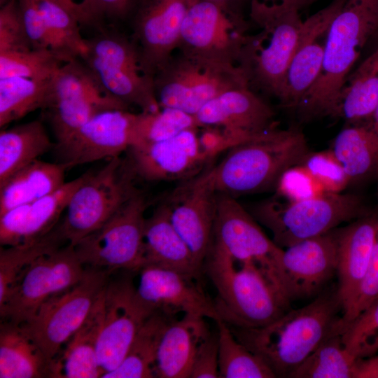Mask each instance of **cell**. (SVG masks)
Masks as SVG:
<instances>
[{
  "instance_id": "cell-1",
  "label": "cell",
  "mask_w": 378,
  "mask_h": 378,
  "mask_svg": "<svg viewBox=\"0 0 378 378\" xmlns=\"http://www.w3.org/2000/svg\"><path fill=\"white\" fill-rule=\"evenodd\" d=\"M342 312L337 290L312 302L288 310L272 323L255 328L230 327L237 339L258 356L276 377L290 374L326 339L340 333Z\"/></svg>"
},
{
  "instance_id": "cell-2",
  "label": "cell",
  "mask_w": 378,
  "mask_h": 378,
  "mask_svg": "<svg viewBox=\"0 0 378 378\" xmlns=\"http://www.w3.org/2000/svg\"><path fill=\"white\" fill-rule=\"evenodd\" d=\"M310 150L297 128H273L235 145L202 176L216 194L233 197L275 190L281 175L302 164Z\"/></svg>"
},
{
  "instance_id": "cell-3",
  "label": "cell",
  "mask_w": 378,
  "mask_h": 378,
  "mask_svg": "<svg viewBox=\"0 0 378 378\" xmlns=\"http://www.w3.org/2000/svg\"><path fill=\"white\" fill-rule=\"evenodd\" d=\"M378 36V0H346L329 27L321 74L296 108L310 120L327 115L365 46Z\"/></svg>"
},
{
  "instance_id": "cell-4",
  "label": "cell",
  "mask_w": 378,
  "mask_h": 378,
  "mask_svg": "<svg viewBox=\"0 0 378 378\" xmlns=\"http://www.w3.org/2000/svg\"><path fill=\"white\" fill-rule=\"evenodd\" d=\"M204 263L216 290L217 312L230 327L260 328L288 311L289 304L255 267L234 260L213 241Z\"/></svg>"
},
{
  "instance_id": "cell-5",
  "label": "cell",
  "mask_w": 378,
  "mask_h": 378,
  "mask_svg": "<svg viewBox=\"0 0 378 378\" xmlns=\"http://www.w3.org/2000/svg\"><path fill=\"white\" fill-rule=\"evenodd\" d=\"M250 213L282 248L369 214L362 197L342 192H326L298 202L276 197L256 203Z\"/></svg>"
},
{
  "instance_id": "cell-6",
  "label": "cell",
  "mask_w": 378,
  "mask_h": 378,
  "mask_svg": "<svg viewBox=\"0 0 378 378\" xmlns=\"http://www.w3.org/2000/svg\"><path fill=\"white\" fill-rule=\"evenodd\" d=\"M85 39L80 57L94 78L107 95L144 112L160 108L155 97L153 78L141 67L139 55L131 38L118 31L99 29Z\"/></svg>"
},
{
  "instance_id": "cell-7",
  "label": "cell",
  "mask_w": 378,
  "mask_h": 378,
  "mask_svg": "<svg viewBox=\"0 0 378 378\" xmlns=\"http://www.w3.org/2000/svg\"><path fill=\"white\" fill-rule=\"evenodd\" d=\"M153 84L160 108H173L194 116L220 94L249 87L240 66L209 62L178 51L158 69Z\"/></svg>"
},
{
  "instance_id": "cell-8",
  "label": "cell",
  "mask_w": 378,
  "mask_h": 378,
  "mask_svg": "<svg viewBox=\"0 0 378 378\" xmlns=\"http://www.w3.org/2000/svg\"><path fill=\"white\" fill-rule=\"evenodd\" d=\"M261 30L248 35L239 66L253 88L278 98L303 20L299 10L251 13Z\"/></svg>"
},
{
  "instance_id": "cell-9",
  "label": "cell",
  "mask_w": 378,
  "mask_h": 378,
  "mask_svg": "<svg viewBox=\"0 0 378 378\" xmlns=\"http://www.w3.org/2000/svg\"><path fill=\"white\" fill-rule=\"evenodd\" d=\"M134 178L120 156L109 159L97 172L86 173L58 223L64 240L74 245L103 225L136 191Z\"/></svg>"
},
{
  "instance_id": "cell-10",
  "label": "cell",
  "mask_w": 378,
  "mask_h": 378,
  "mask_svg": "<svg viewBox=\"0 0 378 378\" xmlns=\"http://www.w3.org/2000/svg\"><path fill=\"white\" fill-rule=\"evenodd\" d=\"M146 202L137 189L98 229L74 245L86 267L139 271L144 260Z\"/></svg>"
},
{
  "instance_id": "cell-11",
  "label": "cell",
  "mask_w": 378,
  "mask_h": 378,
  "mask_svg": "<svg viewBox=\"0 0 378 378\" xmlns=\"http://www.w3.org/2000/svg\"><path fill=\"white\" fill-rule=\"evenodd\" d=\"M130 106L107 95L80 59L63 63L50 78L42 109L57 141L68 139L96 113Z\"/></svg>"
},
{
  "instance_id": "cell-12",
  "label": "cell",
  "mask_w": 378,
  "mask_h": 378,
  "mask_svg": "<svg viewBox=\"0 0 378 378\" xmlns=\"http://www.w3.org/2000/svg\"><path fill=\"white\" fill-rule=\"evenodd\" d=\"M110 273L106 269L88 267L78 284L50 299L29 321L20 324L50 365L90 315Z\"/></svg>"
},
{
  "instance_id": "cell-13",
  "label": "cell",
  "mask_w": 378,
  "mask_h": 378,
  "mask_svg": "<svg viewBox=\"0 0 378 378\" xmlns=\"http://www.w3.org/2000/svg\"><path fill=\"white\" fill-rule=\"evenodd\" d=\"M86 270L71 244L41 255L22 272L0 306L1 318L27 323L45 303L78 284Z\"/></svg>"
},
{
  "instance_id": "cell-14",
  "label": "cell",
  "mask_w": 378,
  "mask_h": 378,
  "mask_svg": "<svg viewBox=\"0 0 378 378\" xmlns=\"http://www.w3.org/2000/svg\"><path fill=\"white\" fill-rule=\"evenodd\" d=\"M247 27L244 16L197 0L183 20L177 50L203 61L239 66Z\"/></svg>"
},
{
  "instance_id": "cell-15",
  "label": "cell",
  "mask_w": 378,
  "mask_h": 378,
  "mask_svg": "<svg viewBox=\"0 0 378 378\" xmlns=\"http://www.w3.org/2000/svg\"><path fill=\"white\" fill-rule=\"evenodd\" d=\"M212 241L234 260L255 267L284 300L279 269L284 248L266 235L251 214L232 196L217 194Z\"/></svg>"
},
{
  "instance_id": "cell-16",
  "label": "cell",
  "mask_w": 378,
  "mask_h": 378,
  "mask_svg": "<svg viewBox=\"0 0 378 378\" xmlns=\"http://www.w3.org/2000/svg\"><path fill=\"white\" fill-rule=\"evenodd\" d=\"M197 0H140L131 17V39L143 72L154 76L177 50L182 24Z\"/></svg>"
},
{
  "instance_id": "cell-17",
  "label": "cell",
  "mask_w": 378,
  "mask_h": 378,
  "mask_svg": "<svg viewBox=\"0 0 378 378\" xmlns=\"http://www.w3.org/2000/svg\"><path fill=\"white\" fill-rule=\"evenodd\" d=\"M154 312L141 302L131 279L108 281L103 293L97 340V356L103 374L121 363L140 328Z\"/></svg>"
},
{
  "instance_id": "cell-18",
  "label": "cell",
  "mask_w": 378,
  "mask_h": 378,
  "mask_svg": "<svg viewBox=\"0 0 378 378\" xmlns=\"http://www.w3.org/2000/svg\"><path fill=\"white\" fill-rule=\"evenodd\" d=\"M338 227L284 249L280 281L282 295L288 304L318 294L336 273Z\"/></svg>"
},
{
  "instance_id": "cell-19",
  "label": "cell",
  "mask_w": 378,
  "mask_h": 378,
  "mask_svg": "<svg viewBox=\"0 0 378 378\" xmlns=\"http://www.w3.org/2000/svg\"><path fill=\"white\" fill-rule=\"evenodd\" d=\"M137 113L128 109L102 111L64 142L56 145L62 163L68 168L120 156L135 143Z\"/></svg>"
},
{
  "instance_id": "cell-20",
  "label": "cell",
  "mask_w": 378,
  "mask_h": 378,
  "mask_svg": "<svg viewBox=\"0 0 378 378\" xmlns=\"http://www.w3.org/2000/svg\"><path fill=\"white\" fill-rule=\"evenodd\" d=\"M127 153L125 160L135 177L147 181L188 177L213 157L202 145L198 128L166 140L134 145Z\"/></svg>"
},
{
  "instance_id": "cell-21",
  "label": "cell",
  "mask_w": 378,
  "mask_h": 378,
  "mask_svg": "<svg viewBox=\"0 0 378 378\" xmlns=\"http://www.w3.org/2000/svg\"><path fill=\"white\" fill-rule=\"evenodd\" d=\"M274 116L273 108L249 87L220 94L195 115L199 127L218 129L233 146L274 128Z\"/></svg>"
},
{
  "instance_id": "cell-22",
  "label": "cell",
  "mask_w": 378,
  "mask_h": 378,
  "mask_svg": "<svg viewBox=\"0 0 378 378\" xmlns=\"http://www.w3.org/2000/svg\"><path fill=\"white\" fill-rule=\"evenodd\" d=\"M346 0H333L303 20L298 44L278 97L286 108H296L322 70L330 24Z\"/></svg>"
},
{
  "instance_id": "cell-23",
  "label": "cell",
  "mask_w": 378,
  "mask_h": 378,
  "mask_svg": "<svg viewBox=\"0 0 378 378\" xmlns=\"http://www.w3.org/2000/svg\"><path fill=\"white\" fill-rule=\"evenodd\" d=\"M136 293L152 312L175 316L182 313L220 320L214 301L195 284L193 276L160 267L146 265L139 270Z\"/></svg>"
},
{
  "instance_id": "cell-24",
  "label": "cell",
  "mask_w": 378,
  "mask_h": 378,
  "mask_svg": "<svg viewBox=\"0 0 378 378\" xmlns=\"http://www.w3.org/2000/svg\"><path fill=\"white\" fill-rule=\"evenodd\" d=\"M377 218L369 214L338 227L337 293L342 307L340 323L348 317L366 276Z\"/></svg>"
},
{
  "instance_id": "cell-25",
  "label": "cell",
  "mask_w": 378,
  "mask_h": 378,
  "mask_svg": "<svg viewBox=\"0 0 378 378\" xmlns=\"http://www.w3.org/2000/svg\"><path fill=\"white\" fill-rule=\"evenodd\" d=\"M85 176L86 173L43 197L0 214L1 246L31 243L48 233L59 223L71 195Z\"/></svg>"
},
{
  "instance_id": "cell-26",
  "label": "cell",
  "mask_w": 378,
  "mask_h": 378,
  "mask_svg": "<svg viewBox=\"0 0 378 378\" xmlns=\"http://www.w3.org/2000/svg\"><path fill=\"white\" fill-rule=\"evenodd\" d=\"M181 194L173 206L169 205L170 218L202 267L213 241L217 194L202 175Z\"/></svg>"
},
{
  "instance_id": "cell-27",
  "label": "cell",
  "mask_w": 378,
  "mask_h": 378,
  "mask_svg": "<svg viewBox=\"0 0 378 378\" xmlns=\"http://www.w3.org/2000/svg\"><path fill=\"white\" fill-rule=\"evenodd\" d=\"M205 318L184 314L174 318L162 335L157 354L155 377L189 378L196 354L211 334Z\"/></svg>"
},
{
  "instance_id": "cell-28",
  "label": "cell",
  "mask_w": 378,
  "mask_h": 378,
  "mask_svg": "<svg viewBox=\"0 0 378 378\" xmlns=\"http://www.w3.org/2000/svg\"><path fill=\"white\" fill-rule=\"evenodd\" d=\"M144 265L175 270L196 278L202 267L172 223L169 206H158L146 218Z\"/></svg>"
},
{
  "instance_id": "cell-29",
  "label": "cell",
  "mask_w": 378,
  "mask_h": 378,
  "mask_svg": "<svg viewBox=\"0 0 378 378\" xmlns=\"http://www.w3.org/2000/svg\"><path fill=\"white\" fill-rule=\"evenodd\" d=\"M103 293L85 321L50 363V377H102L97 340L103 314Z\"/></svg>"
},
{
  "instance_id": "cell-30",
  "label": "cell",
  "mask_w": 378,
  "mask_h": 378,
  "mask_svg": "<svg viewBox=\"0 0 378 378\" xmlns=\"http://www.w3.org/2000/svg\"><path fill=\"white\" fill-rule=\"evenodd\" d=\"M378 102V48L349 74L327 115L346 124L369 122Z\"/></svg>"
},
{
  "instance_id": "cell-31",
  "label": "cell",
  "mask_w": 378,
  "mask_h": 378,
  "mask_svg": "<svg viewBox=\"0 0 378 378\" xmlns=\"http://www.w3.org/2000/svg\"><path fill=\"white\" fill-rule=\"evenodd\" d=\"M330 148L342 166L349 186L378 177V138L370 122L346 124Z\"/></svg>"
},
{
  "instance_id": "cell-32",
  "label": "cell",
  "mask_w": 378,
  "mask_h": 378,
  "mask_svg": "<svg viewBox=\"0 0 378 378\" xmlns=\"http://www.w3.org/2000/svg\"><path fill=\"white\" fill-rule=\"evenodd\" d=\"M66 169L62 162L38 159L15 172L0 185V214L58 190L66 183Z\"/></svg>"
},
{
  "instance_id": "cell-33",
  "label": "cell",
  "mask_w": 378,
  "mask_h": 378,
  "mask_svg": "<svg viewBox=\"0 0 378 378\" xmlns=\"http://www.w3.org/2000/svg\"><path fill=\"white\" fill-rule=\"evenodd\" d=\"M34 1L50 34V50L65 62L80 59L86 48L85 39L80 31V25L84 24L80 4L73 0Z\"/></svg>"
},
{
  "instance_id": "cell-34",
  "label": "cell",
  "mask_w": 378,
  "mask_h": 378,
  "mask_svg": "<svg viewBox=\"0 0 378 378\" xmlns=\"http://www.w3.org/2000/svg\"><path fill=\"white\" fill-rule=\"evenodd\" d=\"M0 377H50L49 362L20 324L1 323Z\"/></svg>"
},
{
  "instance_id": "cell-35",
  "label": "cell",
  "mask_w": 378,
  "mask_h": 378,
  "mask_svg": "<svg viewBox=\"0 0 378 378\" xmlns=\"http://www.w3.org/2000/svg\"><path fill=\"white\" fill-rule=\"evenodd\" d=\"M53 144L43 123L34 120L0 132V185L48 151Z\"/></svg>"
},
{
  "instance_id": "cell-36",
  "label": "cell",
  "mask_w": 378,
  "mask_h": 378,
  "mask_svg": "<svg viewBox=\"0 0 378 378\" xmlns=\"http://www.w3.org/2000/svg\"><path fill=\"white\" fill-rule=\"evenodd\" d=\"M175 316L162 312L153 313L143 323L125 356L102 378H152L159 344L167 325Z\"/></svg>"
},
{
  "instance_id": "cell-37",
  "label": "cell",
  "mask_w": 378,
  "mask_h": 378,
  "mask_svg": "<svg viewBox=\"0 0 378 378\" xmlns=\"http://www.w3.org/2000/svg\"><path fill=\"white\" fill-rule=\"evenodd\" d=\"M218 343L219 377L274 378L270 367L239 342L223 320L216 321Z\"/></svg>"
},
{
  "instance_id": "cell-38",
  "label": "cell",
  "mask_w": 378,
  "mask_h": 378,
  "mask_svg": "<svg viewBox=\"0 0 378 378\" xmlns=\"http://www.w3.org/2000/svg\"><path fill=\"white\" fill-rule=\"evenodd\" d=\"M68 244L58 223L46 234L31 243L0 249V306L8 298L22 272L36 258Z\"/></svg>"
},
{
  "instance_id": "cell-39",
  "label": "cell",
  "mask_w": 378,
  "mask_h": 378,
  "mask_svg": "<svg viewBox=\"0 0 378 378\" xmlns=\"http://www.w3.org/2000/svg\"><path fill=\"white\" fill-rule=\"evenodd\" d=\"M358 359L345 348L341 333L326 339L289 375L290 378H354Z\"/></svg>"
},
{
  "instance_id": "cell-40",
  "label": "cell",
  "mask_w": 378,
  "mask_h": 378,
  "mask_svg": "<svg viewBox=\"0 0 378 378\" xmlns=\"http://www.w3.org/2000/svg\"><path fill=\"white\" fill-rule=\"evenodd\" d=\"M50 80L12 76L0 78V127L43 109Z\"/></svg>"
},
{
  "instance_id": "cell-41",
  "label": "cell",
  "mask_w": 378,
  "mask_h": 378,
  "mask_svg": "<svg viewBox=\"0 0 378 378\" xmlns=\"http://www.w3.org/2000/svg\"><path fill=\"white\" fill-rule=\"evenodd\" d=\"M193 128H199L195 116L178 109L166 107L141 111L137 113L134 145L166 140Z\"/></svg>"
},
{
  "instance_id": "cell-42",
  "label": "cell",
  "mask_w": 378,
  "mask_h": 378,
  "mask_svg": "<svg viewBox=\"0 0 378 378\" xmlns=\"http://www.w3.org/2000/svg\"><path fill=\"white\" fill-rule=\"evenodd\" d=\"M64 62L48 49L0 52V78L18 76L50 80Z\"/></svg>"
},
{
  "instance_id": "cell-43",
  "label": "cell",
  "mask_w": 378,
  "mask_h": 378,
  "mask_svg": "<svg viewBox=\"0 0 378 378\" xmlns=\"http://www.w3.org/2000/svg\"><path fill=\"white\" fill-rule=\"evenodd\" d=\"M341 338L345 348L356 359L378 354V298L349 323Z\"/></svg>"
},
{
  "instance_id": "cell-44",
  "label": "cell",
  "mask_w": 378,
  "mask_h": 378,
  "mask_svg": "<svg viewBox=\"0 0 378 378\" xmlns=\"http://www.w3.org/2000/svg\"><path fill=\"white\" fill-rule=\"evenodd\" d=\"M302 164L326 192H342L349 186L348 177L342 166L330 148L318 152L310 151Z\"/></svg>"
},
{
  "instance_id": "cell-45",
  "label": "cell",
  "mask_w": 378,
  "mask_h": 378,
  "mask_svg": "<svg viewBox=\"0 0 378 378\" xmlns=\"http://www.w3.org/2000/svg\"><path fill=\"white\" fill-rule=\"evenodd\" d=\"M276 197L288 202H298L321 196L326 192L302 164L288 169L276 187Z\"/></svg>"
},
{
  "instance_id": "cell-46",
  "label": "cell",
  "mask_w": 378,
  "mask_h": 378,
  "mask_svg": "<svg viewBox=\"0 0 378 378\" xmlns=\"http://www.w3.org/2000/svg\"><path fill=\"white\" fill-rule=\"evenodd\" d=\"M30 49L18 0H9L0 6V52Z\"/></svg>"
},
{
  "instance_id": "cell-47",
  "label": "cell",
  "mask_w": 378,
  "mask_h": 378,
  "mask_svg": "<svg viewBox=\"0 0 378 378\" xmlns=\"http://www.w3.org/2000/svg\"><path fill=\"white\" fill-rule=\"evenodd\" d=\"M140 0H85L80 4L86 25L101 28L104 18L121 21L130 18Z\"/></svg>"
},
{
  "instance_id": "cell-48",
  "label": "cell",
  "mask_w": 378,
  "mask_h": 378,
  "mask_svg": "<svg viewBox=\"0 0 378 378\" xmlns=\"http://www.w3.org/2000/svg\"><path fill=\"white\" fill-rule=\"evenodd\" d=\"M378 298V218L366 276L354 306L345 321L340 323L341 332L361 312Z\"/></svg>"
},
{
  "instance_id": "cell-49",
  "label": "cell",
  "mask_w": 378,
  "mask_h": 378,
  "mask_svg": "<svg viewBox=\"0 0 378 378\" xmlns=\"http://www.w3.org/2000/svg\"><path fill=\"white\" fill-rule=\"evenodd\" d=\"M218 334L211 333L201 344L195 357L189 378H218Z\"/></svg>"
},
{
  "instance_id": "cell-50",
  "label": "cell",
  "mask_w": 378,
  "mask_h": 378,
  "mask_svg": "<svg viewBox=\"0 0 378 378\" xmlns=\"http://www.w3.org/2000/svg\"><path fill=\"white\" fill-rule=\"evenodd\" d=\"M315 0H249L250 13L281 11L296 9L314 2Z\"/></svg>"
},
{
  "instance_id": "cell-51",
  "label": "cell",
  "mask_w": 378,
  "mask_h": 378,
  "mask_svg": "<svg viewBox=\"0 0 378 378\" xmlns=\"http://www.w3.org/2000/svg\"><path fill=\"white\" fill-rule=\"evenodd\" d=\"M354 378H378V354L369 358L358 359Z\"/></svg>"
},
{
  "instance_id": "cell-52",
  "label": "cell",
  "mask_w": 378,
  "mask_h": 378,
  "mask_svg": "<svg viewBox=\"0 0 378 378\" xmlns=\"http://www.w3.org/2000/svg\"><path fill=\"white\" fill-rule=\"evenodd\" d=\"M214 2L225 10L234 14L242 15V5L246 0H206Z\"/></svg>"
},
{
  "instance_id": "cell-53",
  "label": "cell",
  "mask_w": 378,
  "mask_h": 378,
  "mask_svg": "<svg viewBox=\"0 0 378 378\" xmlns=\"http://www.w3.org/2000/svg\"><path fill=\"white\" fill-rule=\"evenodd\" d=\"M369 122L373 131L374 132L376 136L378 138V102L372 115V118Z\"/></svg>"
},
{
  "instance_id": "cell-54",
  "label": "cell",
  "mask_w": 378,
  "mask_h": 378,
  "mask_svg": "<svg viewBox=\"0 0 378 378\" xmlns=\"http://www.w3.org/2000/svg\"><path fill=\"white\" fill-rule=\"evenodd\" d=\"M9 0H0V6L8 2Z\"/></svg>"
},
{
  "instance_id": "cell-55",
  "label": "cell",
  "mask_w": 378,
  "mask_h": 378,
  "mask_svg": "<svg viewBox=\"0 0 378 378\" xmlns=\"http://www.w3.org/2000/svg\"><path fill=\"white\" fill-rule=\"evenodd\" d=\"M84 1H85V0H82L81 2H80V4L83 3Z\"/></svg>"
},
{
  "instance_id": "cell-56",
  "label": "cell",
  "mask_w": 378,
  "mask_h": 378,
  "mask_svg": "<svg viewBox=\"0 0 378 378\" xmlns=\"http://www.w3.org/2000/svg\"><path fill=\"white\" fill-rule=\"evenodd\" d=\"M316 1V0H315Z\"/></svg>"
}]
</instances>
